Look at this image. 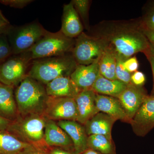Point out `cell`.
<instances>
[{
    "instance_id": "6da1fadb",
    "label": "cell",
    "mask_w": 154,
    "mask_h": 154,
    "mask_svg": "<svg viewBox=\"0 0 154 154\" xmlns=\"http://www.w3.org/2000/svg\"><path fill=\"white\" fill-rule=\"evenodd\" d=\"M93 36L104 40L117 57L124 61L149 50L150 44L140 25L131 22L109 21L97 26Z\"/></svg>"
},
{
    "instance_id": "7a4b0ae2",
    "label": "cell",
    "mask_w": 154,
    "mask_h": 154,
    "mask_svg": "<svg viewBox=\"0 0 154 154\" xmlns=\"http://www.w3.org/2000/svg\"><path fill=\"white\" fill-rule=\"evenodd\" d=\"M14 94L19 116L44 114L49 99L44 85L28 76L16 87Z\"/></svg>"
},
{
    "instance_id": "3957f363",
    "label": "cell",
    "mask_w": 154,
    "mask_h": 154,
    "mask_svg": "<svg viewBox=\"0 0 154 154\" xmlns=\"http://www.w3.org/2000/svg\"><path fill=\"white\" fill-rule=\"evenodd\" d=\"M78 64L72 53L32 60L28 76L46 85L62 76H70Z\"/></svg>"
},
{
    "instance_id": "277c9868",
    "label": "cell",
    "mask_w": 154,
    "mask_h": 154,
    "mask_svg": "<svg viewBox=\"0 0 154 154\" xmlns=\"http://www.w3.org/2000/svg\"><path fill=\"white\" fill-rule=\"evenodd\" d=\"M47 118L44 114L19 116L11 122L7 131L19 140L31 145L48 147L44 141V133Z\"/></svg>"
},
{
    "instance_id": "5b68a950",
    "label": "cell",
    "mask_w": 154,
    "mask_h": 154,
    "mask_svg": "<svg viewBox=\"0 0 154 154\" xmlns=\"http://www.w3.org/2000/svg\"><path fill=\"white\" fill-rule=\"evenodd\" d=\"M75 44V38L65 36L60 30L55 33L48 31L28 51L33 60L72 53Z\"/></svg>"
},
{
    "instance_id": "8992f818",
    "label": "cell",
    "mask_w": 154,
    "mask_h": 154,
    "mask_svg": "<svg viewBox=\"0 0 154 154\" xmlns=\"http://www.w3.org/2000/svg\"><path fill=\"white\" fill-rule=\"evenodd\" d=\"M37 22L20 26L9 27L6 34L13 54H18L28 51L48 32Z\"/></svg>"
},
{
    "instance_id": "52a82bcc",
    "label": "cell",
    "mask_w": 154,
    "mask_h": 154,
    "mask_svg": "<svg viewBox=\"0 0 154 154\" xmlns=\"http://www.w3.org/2000/svg\"><path fill=\"white\" fill-rule=\"evenodd\" d=\"M107 47L104 40L82 32L75 39L72 54L78 64L89 65L99 61Z\"/></svg>"
},
{
    "instance_id": "ba28073f",
    "label": "cell",
    "mask_w": 154,
    "mask_h": 154,
    "mask_svg": "<svg viewBox=\"0 0 154 154\" xmlns=\"http://www.w3.org/2000/svg\"><path fill=\"white\" fill-rule=\"evenodd\" d=\"M32 60L28 51L13 54L0 64V83L13 88L28 76Z\"/></svg>"
},
{
    "instance_id": "9c48e42d",
    "label": "cell",
    "mask_w": 154,
    "mask_h": 154,
    "mask_svg": "<svg viewBox=\"0 0 154 154\" xmlns=\"http://www.w3.org/2000/svg\"><path fill=\"white\" fill-rule=\"evenodd\" d=\"M44 115L48 119L56 122L77 121L79 114L74 98L49 97Z\"/></svg>"
},
{
    "instance_id": "30bf717a",
    "label": "cell",
    "mask_w": 154,
    "mask_h": 154,
    "mask_svg": "<svg viewBox=\"0 0 154 154\" xmlns=\"http://www.w3.org/2000/svg\"><path fill=\"white\" fill-rule=\"evenodd\" d=\"M130 123L138 136H145L154 128V96L146 98Z\"/></svg>"
},
{
    "instance_id": "8fae6325",
    "label": "cell",
    "mask_w": 154,
    "mask_h": 154,
    "mask_svg": "<svg viewBox=\"0 0 154 154\" xmlns=\"http://www.w3.org/2000/svg\"><path fill=\"white\" fill-rule=\"evenodd\" d=\"M148 96L142 87L131 83L116 98L131 122Z\"/></svg>"
},
{
    "instance_id": "7c38bea8",
    "label": "cell",
    "mask_w": 154,
    "mask_h": 154,
    "mask_svg": "<svg viewBox=\"0 0 154 154\" xmlns=\"http://www.w3.org/2000/svg\"><path fill=\"white\" fill-rule=\"evenodd\" d=\"M44 141L48 147H59L75 152L70 138L57 122L47 119L44 133Z\"/></svg>"
},
{
    "instance_id": "4fadbf2b",
    "label": "cell",
    "mask_w": 154,
    "mask_h": 154,
    "mask_svg": "<svg viewBox=\"0 0 154 154\" xmlns=\"http://www.w3.org/2000/svg\"><path fill=\"white\" fill-rule=\"evenodd\" d=\"M96 94L92 89H87L80 91L74 98L79 114L77 122L83 125L99 112L96 107Z\"/></svg>"
},
{
    "instance_id": "5bb4252c",
    "label": "cell",
    "mask_w": 154,
    "mask_h": 154,
    "mask_svg": "<svg viewBox=\"0 0 154 154\" xmlns=\"http://www.w3.org/2000/svg\"><path fill=\"white\" fill-rule=\"evenodd\" d=\"M57 123L70 138L75 154H81L88 149V136L84 125L78 122L71 120H61L57 122Z\"/></svg>"
},
{
    "instance_id": "9a60e30c",
    "label": "cell",
    "mask_w": 154,
    "mask_h": 154,
    "mask_svg": "<svg viewBox=\"0 0 154 154\" xmlns=\"http://www.w3.org/2000/svg\"><path fill=\"white\" fill-rule=\"evenodd\" d=\"M84 27L72 1L63 6L60 31L65 36L77 38L82 33Z\"/></svg>"
},
{
    "instance_id": "2e32d148",
    "label": "cell",
    "mask_w": 154,
    "mask_h": 154,
    "mask_svg": "<svg viewBox=\"0 0 154 154\" xmlns=\"http://www.w3.org/2000/svg\"><path fill=\"white\" fill-rule=\"evenodd\" d=\"M99 61L89 65L78 64L70 75V78L81 90L92 89L99 74Z\"/></svg>"
},
{
    "instance_id": "e0dca14e",
    "label": "cell",
    "mask_w": 154,
    "mask_h": 154,
    "mask_svg": "<svg viewBox=\"0 0 154 154\" xmlns=\"http://www.w3.org/2000/svg\"><path fill=\"white\" fill-rule=\"evenodd\" d=\"M48 96L53 98H74L81 91L70 76L57 78L45 85Z\"/></svg>"
},
{
    "instance_id": "ac0fdd59",
    "label": "cell",
    "mask_w": 154,
    "mask_h": 154,
    "mask_svg": "<svg viewBox=\"0 0 154 154\" xmlns=\"http://www.w3.org/2000/svg\"><path fill=\"white\" fill-rule=\"evenodd\" d=\"M116 119L103 112H99L86 122L84 125L88 136L100 134L112 140L111 131Z\"/></svg>"
},
{
    "instance_id": "d6986e66",
    "label": "cell",
    "mask_w": 154,
    "mask_h": 154,
    "mask_svg": "<svg viewBox=\"0 0 154 154\" xmlns=\"http://www.w3.org/2000/svg\"><path fill=\"white\" fill-rule=\"evenodd\" d=\"M96 102L99 112L106 113L116 120H120L130 123V120L117 98L96 94Z\"/></svg>"
},
{
    "instance_id": "ffe728a7",
    "label": "cell",
    "mask_w": 154,
    "mask_h": 154,
    "mask_svg": "<svg viewBox=\"0 0 154 154\" xmlns=\"http://www.w3.org/2000/svg\"><path fill=\"white\" fill-rule=\"evenodd\" d=\"M14 88L0 83V116L11 122L19 116Z\"/></svg>"
},
{
    "instance_id": "44dd1931",
    "label": "cell",
    "mask_w": 154,
    "mask_h": 154,
    "mask_svg": "<svg viewBox=\"0 0 154 154\" xmlns=\"http://www.w3.org/2000/svg\"><path fill=\"white\" fill-rule=\"evenodd\" d=\"M127 86L121 81L108 79L99 74L92 86V89L96 94L116 98Z\"/></svg>"
},
{
    "instance_id": "7402d4cb",
    "label": "cell",
    "mask_w": 154,
    "mask_h": 154,
    "mask_svg": "<svg viewBox=\"0 0 154 154\" xmlns=\"http://www.w3.org/2000/svg\"><path fill=\"white\" fill-rule=\"evenodd\" d=\"M30 145L21 141L7 131H0V154H19Z\"/></svg>"
},
{
    "instance_id": "603a6c76",
    "label": "cell",
    "mask_w": 154,
    "mask_h": 154,
    "mask_svg": "<svg viewBox=\"0 0 154 154\" xmlns=\"http://www.w3.org/2000/svg\"><path fill=\"white\" fill-rule=\"evenodd\" d=\"M116 57L110 48L107 47L99 61V73L106 79L117 80L115 75Z\"/></svg>"
},
{
    "instance_id": "cb8c5ba5",
    "label": "cell",
    "mask_w": 154,
    "mask_h": 154,
    "mask_svg": "<svg viewBox=\"0 0 154 154\" xmlns=\"http://www.w3.org/2000/svg\"><path fill=\"white\" fill-rule=\"evenodd\" d=\"M88 149L103 154H116L115 144L113 140H110L103 135L94 134L88 138Z\"/></svg>"
},
{
    "instance_id": "d4e9b609",
    "label": "cell",
    "mask_w": 154,
    "mask_h": 154,
    "mask_svg": "<svg viewBox=\"0 0 154 154\" xmlns=\"http://www.w3.org/2000/svg\"><path fill=\"white\" fill-rule=\"evenodd\" d=\"M74 7L81 17L87 30H90L89 25V11L90 2L89 0H72Z\"/></svg>"
},
{
    "instance_id": "484cf974",
    "label": "cell",
    "mask_w": 154,
    "mask_h": 154,
    "mask_svg": "<svg viewBox=\"0 0 154 154\" xmlns=\"http://www.w3.org/2000/svg\"><path fill=\"white\" fill-rule=\"evenodd\" d=\"M116 57V66L115 69V75L116 79L121 81L127 85L131 83V73L127 71L124 66V60L121 58Z\"/></svg>"
},
{
    "instance_id": "4316f807",
    "label": "cell",
    "mask_w": 154,
    "mask_h": 154,
    "mask_svg": "<svg viewBox=\"0 0 154 154\" xmlns=\"http://www.w3.org/2000/svg\"><path fill=\"white\" fill-rule=\"evenodd\" d=\"M13 55L12 49L6 33L0 34V64Z\"/></svg>"
},
{
    "instance_id": "83f0119b",
    "label": "cell",
    "mask_w": 154,
    "mask_h": 154,
    "mask_svg": "<svg viewBox=\"0 0 154 154\" xmlns=\"http://www.w3.org/2000/svg\"><path fill=\"white\" fill-rule=\"evenodd\" d=\"M140 26L141 29L154 30V3L146 12Z\"/></svg>"
},
{
    "instance_id": "f1b7e54d",
    "label": "cell",
    "mask_w": 154,
    "mask_h": 154,
    "mask_svg": "<svg viewBox=\"0 0 154 154\" xmlns=\"http://www.w3.org/2000/svg\"><path fill=\"white\" fill-rule=\"evenodd\" d=\"M33 0H0V3L11 8L22 9L33 2Z\"/></svg>"
},
{
    "instance_id": "f546056e",
    "label": "cell",
    "mask_w": 154,
    "mask_h": 154,
    "mask_svg": "<svg viewBox=\"0 0 154 154\" xmlns=\"http://www.w3.org/2000/svg\"><path fill=\"white\" fill-rule=\"evenodd\" d=\"M48 147L30 145L23 149L19 154H48Z\"/></svg>"
},
{
    "instance_id": "4dcf8cb0",
    "label": "cell",
    "mask_w": 154,
    "mask_h": 154,
    "mask_svg": "<svg viewBox=\"0 0 154 154\" xmlns=\"http://www.w3.org/2000/svg\"><path fill=\"white\" fill-rule=\"evenodd\" d=\"M123 64L127 71L131 73L137 71L139 67L138 61L135 57H132L124 61Z\"/></svg>"
},
{
    "instance_id": "1f68e13d",
    "label": "cell",
    "mask_w": 154,
    "mask_h": 154,
    "mask_svg": "<svg viewBox=\"0 0 154 154\" xmlns=\"http://www.w3.org/2000/svg\"><path fill=\"white\" fill-rule=\"evenodd\" d=\"M146 82V77L142 72L136 71L134 72L131 76V82L133 85L142 87Z\"/></svg>"
},
{
    "instance_id": "d6a6232c",
    "label": "cell",
    "mask_w": 154,
    "mask_h": 154,
    "mask_svg": "<svg viewBox=\"0 0 154 154\" xmlns=\"http://www.w3.org/2000/svg\"><path fill=\"white\" fill-rule=\"evenodd\" d=\"M48 154H75L74 152L66 150L59 147H49Z\"/></svg>"
},
{
    "instance_id": "836d02e7",
    "label": "cell",
    "mask_w": 154,
    "mask_h": 154,
    "mask_svg": "<svg viewBox=\"0 0 154 154\" xmlns=\"http://www.w3.org/2000/svg\"><path fill=\"white\" fill-rule=\"evenodd\" d=\"M10 22L0 10V30H7L11 26Z\"/></svg>"
},
{
    "instance_id": "e575fe53",
    "label": "cell",
    "mask_w": 154,
    "mask_h": 154,
    "mask_svg": "<svg viewBox=\"0 0 154 154\" xmlns=\"http://www.w3.org/2000/svg\"><path fill=\"white\" fill-rule=\"evenodd\" d=\"M141 30L150 44L154 46V30Z\"/></svg>"
},
{
    "instance_id": "d590c367",
    "label": "cell",
    "mask_w": 154,
    "mask_h": 154,
    "mask_svg": "<svg viewBox=\"0 0 154 154\" xmlns=\"http://www.w3.org/2000/svg\"><path fill=\"white\" fill-rule=\"evenodd\" d=\"M145 54H146V56L147 57L149 62L151 66L152 72L154 79V86L153 89L152 91V95L151 96H154V54L150 52L149 50Z\"/></svg>"
},
{
    "instance_id": "8d00e7d4",
    "label": "cell",
    "mask_w": 154,
    "mask_h": 154,
    "mask_svg": "<svg viewBox=\"0 0 154 154\" xmlns=\"http://www.w3.org/2000/svg\"><path fill=\"white\" fill-rule=\"evenodd\" d=\"M11 121L0 116V131H6Z\"/></svg>"
},
{
    "instance_id": "74e56055",
    "label": "cell",
    "mask_w": 154,
    "mask_h": 154,
    "mask_svg": "<svg viewBox=\"0 0 154 154\" xmlns=\"http://www.w3.org/2000/svg\"><path fill=\"white\" fill-rule=\"evenodd\" d=\"M81 154H103L99 152L95 151L93 150L90 149H88L85 152H83Z\"/></svg>"
},
{
    "instance_id": "f35d334b",
    "label": "cell",
    "mask_w": 154,
    "mask_h": 154,
    "mask_svg": "<svg viewBox=\"0 0 154 154\" xmlns=\"http://www.w3.org/2000/svg\"><path fill=\"white\" fill-rule=\"evenodd\" d=\"M149 51L152 54H154V46L150 44Z\"/></svg>"
},
{
    "instance_id": "ab89813d",
    "label": "cell",
    "mask_w": 154,
    "mask_h": 154,
    "mask_svg": "<svg viewBox=\"0 0 154 154\" xmlns=\"http://www.w3.org/2000/svg\"><path fill=\"white\" fill-rule=\"evenodd\" d=\"M8 29L5 30H0V34H3V33H6L7 30H8Z\"/></svg>"
}]
</instances>
